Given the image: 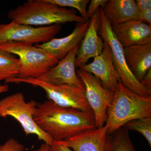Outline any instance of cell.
Masks as SVG:
<instances>
[{"instance_id": "obj_29", "label": "cell", "mask_w": 151, "mask_h": 151, "mask_svg": "<svg viewBox=\"0 0 151 151\" xmlns=\"http://www.w3.org/2000/svg\"><path fill=\"white\" fill-rule=\"evenodd\" d=\"M9 89V86L7 84L2 85L0 84V94L7 92Z\"/></svg>"}, {"instance_id": "obj_18", "label": "cell", "mask_w": 151, "mask_h": 151, "mask_svg": "<svg viewBox=\"0 0 151 151\" xmlns=\"http://www.w3.org/2000/svg\"><path fill=\"white\" fill-rule=\"evenodd\" d=\"M129 131L122 127L112 134L107 135L105 151H137Z\"/></svg>"}, {"instance_id": "obj_8", "label": "cell", "mask_w": 151, "mask_h": 151, "mask_svg": "<svg viewBox=\"0 0 151 151\" xmlns=\"http://www.w3.org/2000/svg\"><path fill=\"white\" fill-rule=\"evenodd\" d=\"M76 72L84 84L85 97L94 114L96 128L103 127L105 125L114 92L103 87L100 80L91 73L80 68Z\"/></svg>"}, {"instance_id": "obj_10", "label": "cell", "mask_w": 151, "mask_h": 151, "mask_svg": "<svg viewBox=\"0 0 151 151\" xmlns=\"http://www.w3.org/2000/svg\"><path fill=\"white\" fill-rule=\"evenodd\" d=\"M78 68L94 75L100 80L103 87L113 92L119 83L122 82L113 64L111 48L105 41L102 53L94 57L92 62Z\"/></svg>"}, {"instance_id": "obj_28", "label": "cell", "mask_w": 151, "mask_h": 151, "mask_svg": "<svg viewBox=\"0 0 151 151\" xmlns=\"http://www.w3.org/2000/svg\"><path fill=\"white\" fill-rule=\"evenodd\" d=\"M33 151H50V145L46 143H43L40 147Z\"/></svg>"}, {"instance_id": "obj_21", "label": "cell", "mask_w": 151, "mask_h": 151, "mask_svg": "<svg viewBox=\"0 0 151 151\" xmlns=\"http://www.w3.org/2000/svg\"><path fill=\"white\" fill-rule=\"evenodd\" d=\"M49 2L62 7H69L77 10L80 16L89 20L86 17V7L90 1L89 0H47Z\"/></svg>"}, {"instance_id": "obj_19", "label": "cell", "mask_w": 151, "mask_h": 151, "mask_svg": "<svg viewBox=\"0 0 151 151\" xmlns=\"http://www.w3.org/2000/svg\"><path fill=\"white\" fill-rule=\"evenodd\" d=\"M19 65V60L15 55L0 50V83L17 77Z\"/></svg>"}, {"instance_id": "obj_9", "label": "cell", "mask_w": 151, "mask_h": 151, "mask_svg": "<svg viewBox=\"0 0 151 151\" xmlns=\"http://www.w3.org/2000/svg\"><path fill=\"white\" fill-rule=\"evenodd\" d=\"M61 29V24L34 27L12 21L0 28V45L11 42L41 44L54 38Z\"/></svg>"}, {"instance_id": "obj_5", "label": "cell", "mask_w": 151, "mask_h": 151, "mask_svg": "<svg viewBox=\"0 0 151 151\" xmlns=\"http://www.w3.org/2000/svg\"><path fill=\"white\" fill-rule=\"evenodd\" d=\"M100 25L99 33L104 41L111 48L113 64L121 81L124 86L136 94L146 98H151V90L147 89L138 81L128 67L124 47L116 38L110 23L106 18L102 8L99 9Z\"/></svg>"}, {"instance_id": "obj_15", "label": "cell", "mask_w": 151, "mask_h": 151, "mask_svg": "<svg viewBox=\"0 0 151 151\" xmlns=\"http://www.w3.org/2000/svg\"><path fill=\"white\" fill-rule=\"evenodd\" d=\"M107 135L105 125L84 131L61 142L73 151H105Z\"/></svg>"}, {"instance_id": "obj_1", "label": "cell", "mask_w": 151, "mask_h": 151, "mask_svg": "<svg viewBox=\"0 0 151 151\" xmlns=\"http://www.w3.org/2000/svg\"><path fill=\"white\" fill-rule=\"evenodd\" d=\"M33 119L54 142H62L96 128L93 112L61 107L50 100L37 104Z\"/></svg>"}, {"instance_id": "obj_23", "label": "cell", "mask_w": 151, "mask_h": 151, "mask_svg": "<svg viewBox=\"0 0 151 151\" xmlns=\"http://www.w3.org/2000/svg\"><path fill=\"white\" fill-rule=\"evenodd\" d=\"M108 0H92L90 1L88 9L86 11V17L89 19L96 11L100 8H103Z\"/></svg>"}, {"instance_id": "obj_4", "label": "cell", "mask_w": 151, "mask_h": 151, "mask_svg": "<svg viewBox=\"0 0 151 151\" xmlns=\"http://www.w3.org/2000/svg\"><path fill=\"white\" fill-rule=\"evenodd\" d=\"M0 50L19 56L20 79H38L54 67L59 61L43 49L25 42H6L0 45Z\"/></svg>"}, {"instance_id": "obj_12", "label": "cell", "mask_w": 151, "mask_h": 151, "mask_svg": "<svg viewBox=\"0 0 151 151\" xmlns=\"http://www.w3.org/2000/svg\"><path fill=\"white\" fill-rule=\"evenodd\" d=\"M89 19L88 28L77 50L76 67L79 68L86 64L92 58L100 55L104 47V41L98 32L100 25V12L97 10Z\"/></svg>"}, {"instance_id": "obj_14", "label": "cell", "mask_w": 151, "mask_h": 151, "mask_svg": "<svg viewBox=\"0 0 151 151\" xmlns=\"http://www.w3.org/2000/svg\"><path fill=\"white\" fill-rule=\"evenodd\" d=\"M112 28L124 48L151 43V26L139 20L131 21Z\"/></svg>"}, {"instance_id": "obj_16", "label": "cell", "mask_w": 151, "mask_h": 151, "mask_svg": "<svg viewBox=\"0 0 151 151\" xmlns=\"http://www.w3.org/2000/svg\"><path fill=\"white\" fill-rule=\"evenodd\" d=\"M102 9L112 27L139 20L140 13L134 0H108Z\"/></svg>"}, {"instance_id": "obj_2", "label": "cell", "mask_w": 151, "mask_h": 151, "mask_svg": "<svg viewBox=\"0 0 151 151\" xmlns=\"http://www.w3.org/2000/svg\"><path fill=\"white\" fill-rule=\"evenodd\" d=\"M8 17L12 21L32 26L79 23L88 20L78 15L74 9L60 7L47 0H28L9 11Z\"/></svg>"}, {"instance_id": "obj_22", "label": "cell", "mask_w": 151, "mask_h": 151, "mask_svg": "<svg viewBox=\"0 0 151 151\" xmlns=\"http://www.w3.org/2000/svg\"><path fill=\"white\" fill-rule=\"evenodd\" d=\"M24 146L15 139L12 138L0 145V151H24Z\"/></svg>"}, {"instance_id": "obj_7", "label": "cell", "mask_w": 151, "mask_h": 151, "mask_svg": "<svg viewBox=\"0 0 151 151\" xmlns=\"http://www.w3.org/2000/svg\"><path fill=\"white\" fill-rule=\"evenodd\" d=\"M24 83L39 86L46 92L49 100L64 108H73L85 112H92L85 97V90L71 85H54L35 78L20 79L16 77L9 79L5 84Z\"/></svg>"}, {"instance_id": "obj_17", "label": "cell", "mask_w": 151, "mask_h": 151, "mask_svg": "<svg viewBox=\"0 0 151 151\" xmlns=\"http://www.w3.org/2000/svg\"><path fill=\"white\" fill-rule=\"evenodd\" d=\"M128 67L139 81L151 68V43L124 48Z\"/></svg>"}, {"instance_id": "obj_30", "label": "cell", "mask_w": 151, "mask_h": 151, "mask_svg": "<svg viewBox=\"0 0 151 151\" xmlns=\"http://www.w3.org/2000/svg\"><path fill=\"white\" fill-rule=\"evenodd\" d=\"M2 25H3V24H0V28L2 26Z\"/></svg>"}, {"instance_id": "obj_11", "label": "cell", "mask_w": 151, "mask_h": 151, "mask_svg": "<svg viewBox=\"0 0 151 151\" xmlns=\"http://www.w3.org/2000/svg\"><path fill=\"white\" fill-rule=\"evenodd\" d=\"M78 46L73 48L51 69L38 78L48 84L71 85L84 89L83 82L76 70V58Z\"/></svg>"}, {"instance_id": "obj_25", "label": "cell", "mask_w": 151, "mask_h": 151, "mask_svg": "<svg viewBox=\"0 0 151 151\" xmlns=\"http://www.w3.org/2000/svg\"><path fill=\"white\" fill-rule=\"evenodd\" d=\"M135 1L140 12H145L151 9V0H137Z\"/></svg>"}, {"instance_id": "obj_6", "label": "cell", "mask_w": 151, "mask_h": 151, "mask_svg": "<svg viewBox=\"0 0 151 151\" xmlns=\"http://www.w3.org/2000/svg\"><path fill=\"white\" fill-rule=\"evenodd\" d=\"M37 105L34 100L26 102L23 93L17 92L0 100V117H13L21 125L26 136L35 135L39 140L50 145L53 141L38 127L34 120Z\"/></svg>"}, {"instance_id": "obj_13", "label": "cell", "mask_w": 151, "mask_h": 151, "mask_svg": "<svg viewBox=\"0 0 151 151\" xmlns=\"http://www.w3.org/2000/svg\"><path fill=\"white\" fill-rule=\"evenodd\" d=\"M89 19L84 23L76 24L73 31L69 35L61 38H53L45 43L35 45L43 49L58 61L61 60L69 52L78 46L88 28Z\"/></svg>"}, {"instance_id": "obj_24", "label": "cell", "mask_w": 151, "mask_h": 151, "mask_svg": "<svg viewBox=\"0 0 151 151\" xmlns=\"http://www.w3.org/2000/svg\"><path fill=\"white\" fill-rule=\"evenodd\" d=\"M50 151H73L61 142H54L50 145Z\"/></svg>"}, {"instance_id": "obj_26", "label": "cell", "mask_w": 151, "mask_h": 151, "mask_svg": "<svg viewBox=\"0 0 151 151\" xmlns=\"http://www.w3.org/2000/svg\"><path fill=\"white\" fill-rule=\"evenodd\" d=\"M139 20L151 26V9L145 12H140L139 16Z\"/></svg>"}, {"instance_id": "obj_3", "label": "cell", "mask_w": 151, "mask_h": 151, "mask_svg": "<svg viewBox=\"0 0 151 151\" xmlns=\"http://www.w3.org/2000/svg\"><path fill=\"white\" fill-rule=\"evenodd\" d=\"M149 117H151V98L140 96L119 83L107 112L105 125L107 134L133 120Z\"/></svg>"}, {"instance_id": "obj_27", "label": "cell", "mask_w": 151, "mask_h": 151, "mask_svg": "<svg viewBox=\"0 0 151 151\" xmlns=\"http://www.w3.org/2000/svg\"><path fill=\"white\" fill-rule=\"evenodd\" d=\"M140 82L143 86L151 90V68L147 72Z\"/></svg>"}, {"instance_id": "obj_20", "label": "cell", "mask_w": 151, "mask_h": 151, "mask_svg": "<svg viewBox=\"0 0 151 151\" xmlns=\"http://www.w3.org/2000/svg\"><path fill=\"white\" fill-rule=\"evenodd\" d=\"M128 131H135L142 135L151 147V117L136 119L128 122L123 127Z\"/></svg>"}]
</instances>
